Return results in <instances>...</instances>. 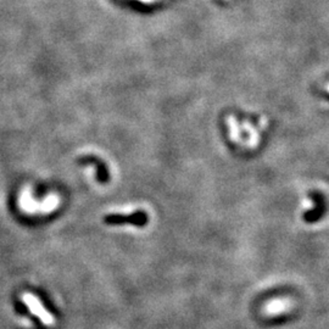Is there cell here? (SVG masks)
<instances>
[{"instance_id":"1","label":"cell","mask_w":329,"mask_h":329,"mask_svg":"<svg viewBox=\"0 0 329 329\" xmlns=\"http://www.w3.org/2000/svg\"><path fill=\"white\" fill-rule=\"evenodd\" d=\"M146 221H148V218H146L144 212H136L132 216H128V217L121 215H109L105 217V222L109 224H120L124 223V222H130V223L136 225H144L146 223Z\"/></svg>"},{"instance_id":"2","label":"cell","mask_w":329,"mask_h":329,"mask_svg":"<svg viewBox=\"0 0 329 329\" xmlns=\"http://www.w3.org/2000/svg\"><path fill=\"white\" fill-rule=\"evenodd\" d=\"M23 299L26 300L27 305L30 306V309L32 310V311L36 313L37 316H39V317L42 318V321L44 322V323H46V324L54 323V322H53V317L49 315L48 312L45 311V309L40 305L39 300L37 299V297H34L32 295H24Z\"/></svg>"},{"instance_id":"3","label":"cell","mask_w":329,"mask_h":329,"mask_svg":"<svg viewBox=\"0 0 329 329\" xmlns=\"http://www.w3.org/2000/svg\"><path fill=\"white\" fill-rule=\"evenodd\" d=\"M291 309V302L288 299H275L265 306V312L268 316H277L281 313L289 311Z\"/></svg>"},{"instance_id":"4","label":"cell","mask_w":329,"mask_h":329,"mask_svg":"<svg viewBox=\"0 0 329 329\" xmlns=\"http://www.w3.org/2000/svg\"><path fill=\"white\" fill-rule=\"evenodd\" d=\"M244 130H245L246 132H250V138H249V140H247V145H249L250 148H256L260 143L259 132L256 131L255 128H252L251 124L247 123V122H244Z\"/></svg>"},{"instance_id":"5","label":"cell","mask_w":329,"mask_h":329,"mask_svg":"<svg viewBox=\"0 0 329 329\" xmlns=\"http://www.w3.org/2000/svg\"><path fill=\"white\" fill-rule=\"evenodd\" d=\"M228 124H230V131H231V139L233 142L239 143L240 142V132H239V127H238V123L236 121V118L233 116H228Z\"/></svg>"},{"instance_id":"6","label":"cell","mask_w":329,"mask_h":329,"mask_svg":"<svg viewBox=\"0 0 329 329\" xmlns=\"http://www.w3.org/2000/svg\"><path fill=\"white\" fill-rule=\"evenodd\" d=\"M140 2H144V3H151L154 0H140Z\"/></svg>"},{"instance_id":"7","label":"cell","mask_w":329,"mask_h":329,"mask_svg":"<svg viewBox=\"0 0 329 329\" xmlns=\"http://www.w3.org/2000/svg\"><path fill=\"white\" fill-rule=\"evenodd\" d=\"M328 90H329V86H328Z\"/></svg>"}]
</instances>
